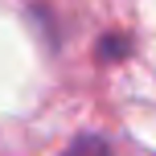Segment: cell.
Instances as JSON below:
<instances>
[{
    "instance_id": "1",
    "label": "cell",
    "mask_w": 156,
    "mask_h": 156,
    "mask_svg": "<svg viewBox=\"0 0 156 156\" xmlns=\"http://www.w3.org/2000/svg\"><path fill=\"white\" fill-rule=\"evenodd\" d=\"M66 156H111V148L99 140V136H82V140L70 144V152H66Z\"/></svg>"
}]
</instances>
